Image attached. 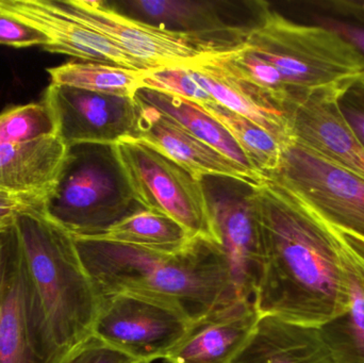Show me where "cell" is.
Returning <instances> with one entry per match:
<instances>
[{
  "label": "cell",
  "instance_id": "27",
  "mask_svg": "<svg viewBox=\"0 0 364 363\" xmlns=\"http://www.w3.org/2000/svg\"><path fill=\"white\" fill-rule=\"evenodd\" d=\"M50 136H57V128L43 102L11 107L0 112V145Z\"/></svg>",
  "mask_w": 364,
  "mask_h": 363
},
{
  "label": "cell",
  "instance_id": "15",
  "mask_svg": "<svg viewBox=\"0 0 364 363\" xmlns=\"http://www.w3.org/2000/svg\"><path fill=\"white\" fill-rule=\"evenodd\" d=\"M0 14L43 32L49 40L43 48L48 53L128 70H149L102 34L68 16L57 0H0Z\"/></svg>",
  "mask_w": 364,
  "mask_h": 363
},
{
  "label": "cell",
  "instance_id": "17",
  "mask_svg": "<svg viewBox=\"0 0 364 363\" xmlns=\"http://www.w3.org/2000/svg\"><path fill=\"white\" fill-rule=\"evenodd\" d=\"M184 66L218 104L264 128L282 146L292 143L286 117L275 100L233 72L220 53L200 55Z\"/></svg>",
  "mask_w": 364,
  "mask_h": 363
},
{
  "label": "cell",
  "instance_id": "12",
  "mask_svg": "<svg viewBox=\"0 0 364 363\" xmlns=\"http://www.w3.org/2000/svg\"><path fill=\"white\" fill-rule=\"evenodd\" d=\"M43 102L50 110L57 136L66 146L79 143L117 144L136 134L139 104L134 97L50 83Z\"/></svg>",
  "mask_w": 364,
  "mask_h": 363
},
{
  "label": "cell",
  "instance_id": "13",
  "mask_svg": "<svg viewBox=\"0 0 364 363\" xmlns=\"http://www.w3.org/2000/svg\"><path fill=\"white\" fill-rule=\"evenodd\" d=\"M344 90L291 92L282 112L292 142L364 178V149L339 106Z\"/></svg>",
  "mask_w": 364,
  "mask_h": 363
},
{
  "label": "cell",
  "instance_id": "21",
  "mask_svg": "<svg viewBox=\"0 0 364 363\" xmlns=\"http://www.w3.org/2000/svg\"><path fill=\"white\" fill-rule=\"evenodd\" d=\"M134 98L138 102L153 107L162 114L174 119L201 142L209 145L250 172L257 174L250 166L245 153L229 134L228 130L218 119L203 110L199 104L178 96L147 87L139 89L134 94Z\"/></svg>",
  "mask_w": 364,
  "mask_h": 363
},
{
  "label": "cell",
  "instance_id": "18",
  "mask_svg": "<svg viewBox=\"0 0 364 363\" xmlns=\"http://www.w3.org/2000/svg\"><path fill=\"white\" fill-rule=\"evenodd\" d=\"M252 300H235L195 322L166 363H231L258 323Z\"/></svg>",
  "mask_w": 364,
  "mask_h": 363
},
{
  "label": "cell",
  "instance_id": "5",
  "mask_svg": "<svg viewBox=\"0 0 364 363\" xmlns=\"http://www.w3.org/2000/svg\"><path fill=\"white\" fill-rule=\"evenodd\" d=\"M245 46L274 66L291 92L346 90L364 79L363 58L341 36L320 26L295 23L271 8Z\"/></svg>",
  "mask_w": 364,
  "mask_h": 363
},
{
  "label": "cell",
  "instance_id": "4",
  "mask_svg": "<svg viewBox=\"0 0 364 363\" xmlns=\"http://www.w3.org/2000/svg\"><path fill=\"white\" fill-rule=\"evenodd\" d=\"M146 210L122 163L117 144L79 143L66 148L44 215L74 238H102Z\"/></svg>",
  "mask_w": 364,
  "mask_h": 363
},
{
  "label": "cell",
  "instance_id": "8",
  "mask_svg": "<svg viewBox=\"0 0 364 363\" xmlns=\"http://www.w3.org/2000/svg\"><path fill=\"white\" fill-rule=\"evenodd\" d=\"M117 147L136 198L146 210L168 215L193 238L218 244L199 179L146 143L128 139Z\"/></svg>",
  "mask_w": 364,
  "mask_h": 363
},
{
  "label": "cell",
  "instance_id": "14",
  "mask_svg": "<svg viewBox=\"0 0 364 363\" xmlns=\"http://www.w3.org/2000/svg\"><path fill=\"white\" fill-rule=\"evenodd\" d=\"M57 2L68 16L102 34L149 70L184 65L205 55L188 38L124 16L102 0Z\"/></svg>",
  "mask_w": 364,
  "mask_h": 363
},
{
  "label": "cell",
  "instance_id": "31",
  "mask_svg": "<svg viewBox=\"0 0 364 363\" xmlns=\"http://www.w3.org/2000/svg\"><path fill=\"white\" fill-rule=\"evenodd\" d=\"M48 42V38L40 30L12 17L0 14V45L23 48L44 47Z\"/></svg>",
  "mask_w": 364,
  "mask_h": 363
},
{
  "label": "cell",
  "instance_id": "9",
  "mask_svg": "<svg viewBox=\"0 0 364 363\" xmlns=\"http://www.w3.org/2000/svg\"><path fill=\"white\" fill-rule=\"evenodd\" d=\"M191 323L176 309L132 293L102 296L93 335L138 363L164 359L186 336Z\"/></svg>",
  "mask_w": 364,
  "mask_h": 363
},
{
  "label": "cell",
  "instance_id": "32",
  "mask_svg": "<svg viewBox=\"0 0 364 363\" xmlns=\"http://www.w3.org/2000/svg\"><path fill=\"white\" fill-rule=\"evenodd\" d=\"M339 106L364 149V79L355 81L342 92Z\"/></svg>",
  "mask_w": 364,
  "mask_h": 363
},
{
  "label": "cell",
  "instance_id": "24",
  "mask_svg": "<svg viewBox=\"0 0 364 363\" xmlns=\"http://www.w3.org/2000/svg\"><path fill=\"white\" fill-rule=\"evenodd\" d=\"M145 70L82 61H70L47 68L50 83L53 85L129 97H134V94L142 87Z\"/></svg>",
  "mask_w": 364,
  "mask_h": 363
},
{
  "label": "cell",
  "instance_id": "1",
  "mask_svg": "<svg viewBox=\"0 0 364 363\" xmlns=\"http://www.w3.org/2000/svg\"><path fill=\"white\" fill-rule=\"evenodd\" d=\"M262 266L259 315L320 328L364 298V243L328 225L273 181L257 185Z\"/></svg>",
  "mask_w": 364,
  "mask_h": 363
},
{
  "label": "cell",
  "instance_id": "19",
  "mask_svg": "<svg viewBox=\"0 0 364 363\" xmlns=\"http://www.w3.org/2000/svg\"><path fill=\"white\" fill-rule=\"evenodd\" d=\"M231 363H336L320 328L260 315Z\"/></svg>",
  "mask_w": 364,
  "mask_h": 363
},
{
  "label": "cell",
  "instance_id": "6",
  "mask_svg": "<svg viewBox=\"0 0 364 363\" xmlns=\"http://www.w3.org/2000/svg\"><path fill=\"white\" fill-rule=\"evenodd\" d=\"M328 225L364 243V178L292 142L267 177Z\"/></svg>",
  "mask_w": 364,
  "mask_h": 363
},
{
  "label": "cell",
  "instance_id": "16",
  "mask_svg": "<svg viewBox=\"0 0 364 363\" xmlns=\"http://www.w3.org/2000/svg\"><path fill=\"white\" fill-rule=\"evenodd\" d=\"M138 104V127L132 140L151 145L195 178L200 179L205 175H222L243 179L255 185H260L265 180L195 138L174 119L153 107L140 102Z\"/></svg>",
  "mask_w": 364,
  "mask_h": 363
},
{
  "label": "cell",
  "instance_id": "33",
  "mask_svg": "<svg viewBox=\"0 0 364 363\" xmlns=\"http://www.w3.org/2000/svg\"><path fill=\"white\" fill-rule=\"evenodd\" d=\"M44 200L30 196H19L0 191V232L14 225L21 213L44 212Z\"/></svg>",
  "mask_w": 364,
  "mask_h": 363
},
{
  "label": "cell",
  "instance_id": "25",
  "mask_svg": "<svg viewBox=\"0 0 364 363\" xmlns=\"http://www.w3.org/2000/svg\"><path fill=\"white\" fill-rule=\"evenodd\" d=\"M301 10L308 23L335 32L364 59L363 0H312Z\"/></svg>",
  "mask_w": 364,
  "mask_h": 363
},
{
  "label": "cell",
  "instance_id": "10",
  "mask_svg": "<svg viewBox=\"0 0 364 363\" xmlns=\"http://www.w3.org/2000/svg\"><path fill=\"white\" fill-rule=\"evenodd\" d=\"M113 10L156 29L188 38L205 55L228 53L245 46L250 32L261 23L235 15L246 8L232 1L211 0H115Z\"/></svg>",
  "mask_w": 364,
  "mask_h": 363
},
{
  "label": "cell",
  "instance_id": "2",
  "mask_svg": "<svg viewBox=\"0 0 364 363\" xmlns=\"http://www.w3.org/2000/svg\"><path fill=\"white\" fill-rule=\"evenodd\" d=\"M74 240L100 296H147L191 323L239 300L228 261L214 241L194 238L178 253H161L106 238Z\"/></svg>",
  "mask_w": 364,
  "mask_h": 363
},
{
  "label": "cell",
  "instance_id": "26",
  "mask_svg": "<svg viewBox=\"0 0 364 363\" xmlns=\"http://www.w3.org/2000/svg\"><path fill=\"white\" fill-rule=\"evenodd\" d=\"M320 330L336 363H364V298Z\"/></svg>",
  "mask_w": 364,
  "mask_h": 363
},
{
  "label": "cell",
  "instance_id": "22",
  "mask_svg": "<svg viewBox=\"0 0 364 363\" xmlns=\"http://www.w3.org/2000/svg\"><path fill=\"white\" fill-rule=\"evenodd\" d=\"M102 238L161 253H178L194 239L168 215L149 210L124 220Z\"/></svg>",
  "mask_w": 364,
  "mask_h": 363
},
{
  "label": "cell",
  "instance_id": "28",
  "mask_svg": "<svg viewBox=\"0 0 364 363\" xmlns=\"http://www.w3.org/2000/svg\"><path fill=\"white\" fill-rule=\"evenodd\" d=\"M220 55L233 72L269 94L282 110L291 90L274 66L252 53L247 46L220 53Z\"/></svg>",
  "mask_w": 364,
  "mask_h": 363
},
{
  "label": "cell",
  "instance_id": "29",
  "mask_svg": "<svg viewBox=\"0 0 364 363\" xmlns=\"http://www.w3.org/2000/svg\"><path fill=\"white\" fill-rule=\"evenodd\" d=\"M142 87L178 96L199 106L215 102L184 65L145 70Z\"/></svg>",
  "mask_w": 364,
  "mask_h": 363
},
{
  "label": "cell",
  "instance_id": "3",
  "mask_svg": "<svg viewBox=\"0 0 364 363\" xmlns=\"http://www.w3.org/2000/svg\"><path fill=\"white\" fill-rule=\"evenodd\" d=\"M15 225L49 336L68 355L93 335L102 296L72 234L38 211L21 213Z\"/></svg>",
  "mask_w": 364,
  "mask_h": 363
},
{
  "label": "cell",
  "instance_id": "30",
  "mask_svg": "<svg viewBox=\"0 0 364 363\" xmlns=\"http://www.w3.org/2000/svg\"><path fill=\"white\" fill-rule=\"evenodd\" d=\"M64 363H138L123 352L92 335L77 347Z\"/></svg>",
  "mask_w": 364,
  "mask_h": 363
},
{
  "label": "cell",
  "instance_id": "7",
  "mask_svg": "<svg viewBox=\"0 0 364 363\" xmlns=\"http://www.w3.org/2000/svg\"><path fill=\"white\" fill-rule=\"evenodd\" d=\"M199 180L237 298L252 300L262 266L258 185L222 175H205Z\"/></svg>",
  "mask_w": 364,
  "mask_h": 363
},
{
  "label": "cell",
  "instance_id": "20",
  "mask_svg": "<svg viewBox=\"0 0 364 363\" xmlns=\"http://www.w3.org/2000/svg\"><path fill=\"white\" fill-rule=\"evenodd\" d=\"M66 148L58 136L0 145V191L46 200Z\"/></svg>",
  "mask_w": 364,
  "mask_h": 363
},
{
  "label": "cell",
  "instance_id": "34",
  "mask_svg": "<svg viewBox=\"0 0 364 363\" xmlns=\"http://www.w3.org/2000/svg\"><path fill=\"white\" fill-rule=\"evenodd\" d=\"M16 226L9 227L4 232H0V292H1L2 278H4V264H6V254H8L9 245L12 240Z\"/></svg>",
  "mask_w": 364,
  "mask_h": 363
},
{
  "label": "cell",
  "instance_id": "11",
  "mask_svg": "<svg viewBox=\"0 0 364 363\" xmlns=\"http://www.w3.org/2000/svg\"><path fill=\"white\" fill-rule=\"evenodd\" d=\"M70 354L60 353L49 336L16 228L0 292V363H64Z\"/></svg>",
  "mask_w": 364,
  "mask_h": 363
},
{
  "label": "cell",
  "instance_id": "23",
  "mask_svg": "<svg viewBox=\"0 0 364 363\" xmlns=\"http://www.w3.org/2000/svg\"><path fill=\"white\" fill-rule=\"evenodd\" d=\"M200 107L228 130L257 174L267 178L278 170L284 147L275 136L254 121L216 102Z\"/></svg>",
  "mask_w": 364,
  "mask_h": 363
}]
</instances>
